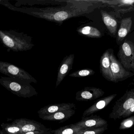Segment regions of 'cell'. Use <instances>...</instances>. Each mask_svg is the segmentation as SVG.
<instances>
[{
	"label": "cell",
	"instance_id": "cell-18",
	"mask_svg": "<svg viewBox=\"0 0 134 134\" xmlns=\"http://www.w3.org/2000/svg\"><path fill=\"white\" fill-rule=\"evenodd\" d=\"M77 32L81 36L91 38H99L102 37V34L97 29L91 26H81L77 28Z\"/></svg>",
	"mask_w": 134,
	"mask_h": 134
},
{
	"label": "cell",
	"instance_id": "cell-25",
	"mask_svg": "<svg viewBox=\"0 0 134 134\" xmlns=\"http://www.w3.org/2000/svg\"><path fill=\"white\" fill-rule=\"evenodd\" d=\"M50 131H33L29 132L23 134H51Z\"/></svg>",
	"mask_w": 134,
	"mask_h": 134
},
{
	"label": "cell",
	"instance_id": "cell-11",
	"mask_svg": "<svg viewBox=\"0 0 134 134\" xmlns=\"http://www.w3.org/2000/svg\"><path fill=\"white\" fill-rule=\"evenodd\" d=\"M74 55L71 54L66 55L63 58L58 69L56 87L59 86L72 68Z\"/></svg>",
	"mask_w": 134,
	"mask_h": 134
},
{
	"label": "cell",
	"instance_id": "cell-5",
	"mask_svg": "<svg viewBox=\"0 0 134 134\" xmlns=\"http://www.w3.org/2000/svg\"><path fill=\"white\" fill-rule=\"evenodd\" d=\"M0 72L8 77L22 80L30 83H37L36 79L29 72L10 63L0 62Z\"/></svg>",
	"mask_w": 134,
	"mask_h": 134
},
{
	"label": "cell",
	"instance_id": "cell-17",
	"mask_svg": "<svg viewBox=\"0 0 134 134\" xmlns=\"http://www.w3.org/2000/svg\"><path fill=\"white\" fill-rule=\"evenodd\" d=\"M132 25L131 17L125 18L121 21L120 25L118 32L117 41H122L130 32Z\"/></svg>",
	"mask_w": 134,
	"mask_h": 134
},
{
	"label": "cell",
	"instance_id": "cell-21",
	"mask_svg": "<svg viewBox=\"0 0 134 134\" xmlns=\"http://www.w3.org/2000/svg\"><path fill=\"white\" fill-rule=\"evenodd\" d=\"M95 72L93 70L89 69L79 70L70 74L69 76L74 77H82L93 75Z\"/></svg>",
	"mask_w": 134,
	"mask_h": 134
},
{
	"label": "cell",
	"instance_id": "cell-10",
	"mask_svg": "<svg viewBox=\"0 0 134 134\" xmlns=\"http://www.w3.org/2000/svg\"><path fill=\"white\" fill-rule=\"evenodd\" d=\"M104 93V92L100 88L94 87H86L77 92L76 99L78 101H91L102 97Z\"/></svg>",
	"mask_w": 134,
	"mask_h": 134
},
{
	"label": "cell",
	"instance_id": "cell-8",
	"mask_svg": "<svg viewBox=\"0 0 134 134\" xmlns=\"http://www.w3.org/2000/svg\"><path fill=\"white\" fill-rule=\"evenodd\" d=\"M12 123L17 125L21 128L22 134L33 131H50L51 130L40 122L26 118L16 119Z\"/></svg>",
	"mask_w": 134,
	"mask_h": 134
},
{
	"label": "cell",
	"instance_id": "cell-20",
	"mask_svg": "<svg viewBox=\"0 0 134 134\" xmlns=\"http://www.w3.org/2000/svg\"><path fill=\"white\" fill-rule=\"evenodd\" d=\"M1 126L2 131L6 134H22L21 128L15 124H2Z\"/></svg>",
	"mask_w": 134,
	"mask_h": 134
},
{
	"label": "cell",
	"instance_id": "cell-6",
	"mask_svg": "<svg viewBox=\"0 0 134 134\" xmlns=\"http://www.w3.org/2000/svg\"><path fill=\"white\" fill-rule=\"evenodd\" d=\"M118 56L125 69L134 71V44L125 41L120 47Z\"/></svg>",
	"mask_w": 134,
	"mask_h": 134
},
{
	"label": "cell",
	"instance_id": "cell-2",
	"mask_svg": "<svg viewBox=\"0 0 134 134\" xmlns=\"http://www.w3.org/2000/svg\"><path fill=\"white\" fill-rule=\"evenodd\" d=\"M0 40L9 51H26L34 46L32 37L13 30H0Z\"/></svg>",
	"mask_w": 134,
	"mask_h": 134
},
{
	"label": "cell",
	"instance_id": "cell-22",
	"mask_svg": "<svg viewBox=\"0 0 134 134\" xmlns=\"http://www.w3.org/2000/svg\"><path fill=\"white\" fill-rule=\"evenodd\" d=\"M108 127L99 128H87L79 131L75 134H102Z\"/></svg>",
	"mask_w": 134,
	"mask_h": 134
},
{
	"label": "cell",
	"instance_id": "cell-14",
	"mask_svg": "<svg viewBox=\"0 0 134 134\" xmlns=\"http://www.w3.org/2000/svg\"><path fill=\"white\" fill-rule=\"evenodd\" d=\"M75 106L74 103H69L51 104L40 109L37 112V113L39 115H50L62 110L73 109Z\"/></svg>",
	"mask_w": 134,
	"mask_h": 134
},
{
	"label": "cell",
	"instance_id": "cell-4",
	"mask_svg": "<svg viewBox=\"0 0 134 134\" xmlns=\"http://www.w3.org/2000/svg\"><path fill=\"white\" fill-rule=\"evenodd\" d=\"M134 104V88L126 91L124 94L115 102L109 118L120 119L123 114Z\"/></svg>",
	"mask_w": 134,
	"mask_h": 134
},
{
	"label": "cell",
	"instance_id": "cell-9",
	"mask_svg": "<svg viewBox=\"0 0 134 134\" xmlns=\"http://www.w3.org/2000/svg\"><path fill=\"white\" fill-rule=\"evenodd\" d=\"M74 124L84 129L99 128L108 126L106 120L97 115H93L90 116L82 117L80 121Z\"/></svg>",
	"mask_w": 134,
	"mask_h": 134
},
{
	"label": "cell",
	"instance_id": "cell-1",
	"mask_svg": "<svg viewBox=\"0 0 134 134\" xmlns=\"http://www.w3.org/2000/svg\"><path fill=\"white\" fill-rule=\"evenodd\" d=\"M2 1L1 4L12 10L25 13L60 25H62L65 21L71 18L91 12L95 8L99 7L98 3L95 1H80V3H76V5L74 3L67 7L46 8H18L12 6L7 1Z\"/></svg>",
	"mask_w": 134,
	"mask_h": 134
},
{
	"label": "cell",
	"instance_id": "cell-19",
	"mask_svg": "<svg viewBox=\"0 0 134 134\" xmlns=\"http://www.w3.org/2000/svg\"><path fill=\"white\" fill-rule=\"evenodd\" d=\"M85 129L74 124L61 127L55 130H51V134H75L79 131Z\"/></svg>",
	"mask_w": 134,
	"mask_h": 134
},
{
	"label": "cell",
	"instance_id": "cell-15",
	"mask_svg": "<svg viewBox=\"0 0 134 134\" xmlns=\"http://www.w3.org/2000/svg\"><path fill=\"white\" fill-rule=\"evenodd\" d=\"M75 113V110L72 109L62 110L50 115H39V116L40 118L45 120L62 122L70 119Z\"/></svg>",
	"mask_w": 134,
	"mask_h": 134
},
{
	"label": "cell",
	"instance_id": "cell-27",
	"mask_svg": "<svg viewBox=\"0 0 134 134\" xmlns=\"http://www.w3.org/2000/svg\"></svg>",
	"mask_w": 134,
	"mask_h": 134
},
{
	"label": "cell",
	"instance_id": "cell-16",
	"mask_svg": "<svg viewBox=\"0 0 134 134\" xmlns=\"http://www.w3.org/2000/svg\"><path fill=\"white\" fill-rule=\"evenodd\" d=\"M100 12L103 21L108 31L112 35H116L118 26L116 20L106 12L101 10Z\"/></svg>",
	"mask_w": 134,
	"mask_h": 134
},
{
	"label": "cell",
	"instance_id": "cell-24",
	"mask_svg": "<svg viewBox=\"0 0 134 134\" xmlns=\"http://www.w3.org/2000/svg\"><path fill=\"white\" fill-rule=\"evenodd\" d=\"M134 113V104L129 110L126 111L121 117V118H125L130 116L131 115Z\"/></svg>",
	"mask_w": 134,
	"mask_h": 134
},
{
	"label": "cell",
	"instance_id": "cell-12",
	"mask_svg": "<svg viewBox=\"0 0 134 134\" xmlns=\"http://www.w3.org/2000/svg\"><path fill=\"white\" fill-rule=\"evenodd\" d=\"M116 96L117 94H113L98 99L91 106L84 112L83 114V117L88 116L89 115H92L93 114L104 109L114 99Z\"/></svg>",
	"mask_w": 134,
	"mask_h": 134
},
{
	"label": "cell",
	"instance_id": "cell-13",
	"mask_svg": "<svg viewBox=\"0 0 134 134\" xmlns=\"http://www.w3.org/2000/svg\"><path fill=\"white\" fill-rule=\"evenodd\" d=\"M107 50L101 56L100 68L103 76L107 80L114 82L113 78L110 68V55L111 50Z\"/></svg>",
	"mask_w": 134,
	"mask_h": 134
},
{
	"label": "cell",
	"instance_id": "cell-23",
	"mask_svg": "<svg viewBox=\"0 0 134 134\" xmlns=\"http://www.w3.org/2000/svg\"><path fill=\"white\" fill-rule=\"evenodd\" d=\"M134 125V116H131L123 120L120 124L119 129L125 130L132 127Z\"/></svg>",
	"mask_w": 134,
	"mask_h": 134
},
{
	"label": "cell",
	"instance_id": "cell-3",
	"mask_svg": "<svg viewBox=\"0 0 134 134\" xmlns=\"http://www.w3.org/2000/svg\"><path fill=\"white\" fill-rule=\"evenodd\" d=\"M0 84L8 91L22 98H30L38 93L30 83L21 80L10 77H1Z\"/></svg>",
	"mask_w": 134,
	"mask_h": 134
},
{
	"label": "cell",
	"instance_id": "cell-7",
	"mask_svg": "<svg viewBox=\"0 0 134 134\" xmlns=\"http://www.w3.org/2000/svg\"><path fill=\"white\" fill-rule=\"evenodd\" d=\"M110 68L114 82L117 83L132 76L134 74L127 71L116 58L112 51L110 55Z\"/></svg>",
	"mask_w": 134,
	"mask_h": 134
},
{
	"label": "cell",
	"instance_id": "cell-26",
	"mask_svg": "<svg viewBox=\"0 0 134 134\" xmlns=\"http://www.w3.org/2000/svg\"><path fill=\"white\" fill-rule=\"evenodd\" d=\"M0 134H4V132H3V131H2V130H1V131H0Z\"/></svg>",
	"mask_w": 134,
	"mask_h": 134
}]
</instances>
